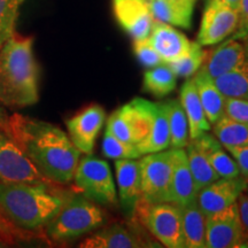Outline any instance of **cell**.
Returning a JSON list of instances; mask_svg holds the SVG:
<instances>
[{"instance_id": "cell-4", "label": "cell", "mask_w": 248, "mask_h": 248, "mask_svg": "<svg viewBox=\"0 0 248 248\" xmlns=\"http://www.w3.org/2000/svg\"><path fill=\"white\" fill-rule=\"evenodd\" d=\"M105 221V213L92 200L73 195L64 198L60 210L45 225V233L53 241L64 243L94 231Z\"/></svg>"}, {"instance_id": "cell-16", "label": "cell", "mask_w": 248, "mask_h": 248, "mask_svg": "<svg viewBox=\"0 0 248 248\" xmlns=\"http://www.w3.org/2000/svg\"><path fill=\"white\" fill-rule=\"evenodd\" d=\"M115 171L121 207L124 213L132 215L141 199L140 164L136 159L116 160Z\"/></svg>"}, {"instance_id": "cell-38", "label": "cell", "mask_w": 248, "mask_h": 248, "mask_svg": "<svg viewBox=\"0 0 248 248\" xmlns=\"http://www.w3.org/2000/svg\"><path fill=\"white\" fill-rule=\"evenodd\" d=\"M237 206L245 239L248 241V195L244 194V192L238 198Z\"/></svg>"}, {"instance_id": "cell-34", "label": "cell", "mask_w": 248, "mask_h": 248, "mask_svg": "<svg viewBox=\"0 0 248 248\" xmlns=\"http://www.w3.org/2000/svg\"><path fill=\"white\" fill-rule=\"evenodd\" d=\"M133 52L138 61L145 68H153L164 63L160 54L155 51L148 39H135L133 40Z\"/></svg>"}, {"instance_id": "cell-6", "label": "cell", "mask_w": 248, "mask_h": 248, "mask_svg": "<svg viewBox=\"0 0 248 248\" xmlns=\"http://www.w3.org/2000/svg\"><path fill=\"white\" fill-rule=\"evenodd\" d=\"M76 187L93 202L111 206L117 203L116 188L110 167L106 161L98 157H83L74 173Z\"/></svg>"}, {"instance_id": "cell-3", "label": "cell", "mask_w": 248, "mask_h": 248, "mask_svg": "<svg viewBox=\"0 0 248 248\" xmlns=\"http://www.w3.org/2000/svg\"><path fill=\"white\" fill-rule=\"evenodd\" d=\"M53 186L0 182V214L23 230L36 232L55 216L64 198Z\"/></svg>"}, {"instance_id": "cell-22", "label": "cell", "mask_w": 248, "mask_h": 248, "mask_svg": "<svg viewBox=\"0 0 248 248\" xmlns=\"http://www.w3.org/2000/svg\"><path fill=\"white\" fill-rule=\"evenodd\" d=\"M79 247L83 248H137L142 247L141 240L121 224L110 225L94 232Z\"/></svg>"}, {"instance_id": "cell-1", "label": "cell", "mask_w": 248, "mask_h": 248, "mask_svg": "<svg viewBox=\"0 0 248 248\" xmlns=\"http://www.w3.org/2000/svg\"><path fill=\"white\" fill-rule=\"evenodd\" d=\"M5 128L37 170L53 184L73 181L80 152L60 128L15 114Z\"/></svg>"}, {"instance_id": "cell-20", "label": "cell", "mask_w": 248, "mask_h": 248, "mask_svg": "<svg viewBox=\"0 0 248 248\" xmlns=\"http://www.w3.org/2000/svg\"><path fill=\"white\" fill-rule=\"evenodd\" d=\"M154 21L170 26L191 29L195 1L179 2L173 0H147Z\"/></svg>"}, {"instance_id": "cell-17", "label": "cell", "mask_w": 248, "mask_h": 248, "mask_svg": "<svg viewBox=\"0 0 248 248\" xmlns=\"http://www.w3.org/2000/svg\"><path fill=\"white\" fill-rule=\"evenodd\" d=\"M147 39L164 63H170L183 57L191 46V42L184 33L159 21H154Z\"/></svg>"}, {"instance_id": "cell-37", "label": "cell", "mask_w": 248, "mask_h": 248, "mask_svg": "<svg viewBox=\"0 0 248 248\" xmlns=\"http://www.w3.org/2000/svg\"><path fill=\"white\" fill-rule=\"evenodd\" d=\"M225 148L234 157V161L239 167L240 175L245 178H248V145L246 146H228Z\"/></svg>"}, {"instance_id": "cell-30", "label": "cell", "mask_w": 248, "mask_h": 248, "mask_svg": "<svg viewBox=\"0 0 248 248\" xmlns=\"http://www.w3.org/2000/svg\"><path fill=\"white\" fill-rule=\"evenodd\" d=\"M204 55L206 51H203L202 46L198 42H192L190 49L183 57L168 64L177 77L190 78L202 66Z\"/></svg>"}, {"instance_id": "cell-28", "label": "cell", "mask_w": 248, "mask_h": 248, "mask_svg": "<svg viewBox=\"0 0 248 248\" xmlns=\"http://www.w3.org/2000/svg\"><path fill=\"white\" fill-rule=\"evenodd\" d=\"M214 135L224 147L248 145V123L223 116L214 124Z\"/></svg>"}, {"instance_id": "cell-33", "label": "cell", "mask_w": 248, "mask_h": 248, "mask_svg": "<svg viewBox=\"0 0 248 248\" xmlns=\"http://www.w3.org/2000/svg\"><path fill=\"white\" fill-rule=\"evenodd\" d=\"M35 232L23 230L9 222L7 218L0 214V246H7L20 241H28L31 239Z\"/></svg>"}, {"instance_id": "cell-12", "label": "cell", "mask_w": 248, "mask_h": 248, "mask_svg": "<svg viewBox=\"0 0 248 248\" xmlns=\"http://www.w3.org/2000/svg\"><path fill=\"white\" fill-rule=\"evenodd\" d=\"M106 113L100 105H90L67 121L69 138L80 153L91 154L104 125Z\"/></svg>"}, {"instance_id": "cell-31", "label": "cell", "mask_w": 248, "mask_h": 248, "mask_svg": "<svg viewBox=\"0 0 248 248\" xmlns=\"http://www.w3.org/2000/svg\"><path fill=\"white\" fill-rule=\"evenodd\" d=\"M24 0H0V48L15 32L18 9Z\"/></svg>"}, {"instance_id": "cell-32", "label": "cell", "mask_w": 248, "mask_h": 248, "mask_svg": "<svg viewBox=\"0 0 248 248\" xmlns=\"http://www.w3.org/2000/svg\"><path fill=\"white\" fill-rule=\"evenodd\" d=\"M102 152L108 159L122 160V159H139L141 152L133 145L126 144L106 130L104 140H102Z\"/></svg>"}, {"instance_id": "cell-14", "label": "cell", "mask_w": 248, "mask_h": 248, "mask_svg": "<svg viewBox=\"0 0 248 248\" xmlns=\"http://www.w3.org/2000/svg\"><path fill=\"white\" fill-rule=\"evenodd\" d=\"M113 11L117 23L133 40L148 38L154 18L147 0H113Z\"/></svg>"}, {"instance_id": "cell-24", "label": "cell", "mask_w": 248, "mask_h": 248, "mask_svg": "<svg viewBox=\"0 0 248 248\" xmlns=\"http://www.w3.org/2000/svg\"><path fill=\"white\" fill-rule=\"evenodd\" d=\"M201 150L206 153L214 170L219 178H235L240 176L239 167L226 152L223 151L222 144L209 133H203L193 139Z\"/></svg>"}, {"instance_id": "cell-19", "label": "cell", "mask_w": 248, "mask_h": 248, "mask_svg": "<svg viewBox=\"0 0 248 248\" xmlns=\"http://www.w3.org/2000/svg\"><path fill=\"white\" fill-rule=\"evenodd\" d=\"M181 104L188 121L190 139L200 137L210 130V123L207 119L193 78L187 79L181 89Z\"/></svg>"}, {"instance_id": "cell-18", "label": "cell", "mask_w": 248, "mask_h": 248, "mask_svg": "<svg viewBox=\"0 0 248 248\" xmlns=\"http://www.w3.org/2000/svg\"><path fill=\"white\" fill-rule=\"evenodd\" d=\"M172 171L170 182L169 202L179 207L197 200L198 192L195 190L193 177L187 163L186 152L183 148H171Z\"/></svg>"}, {"instance_id": "cell-2", "label": "cell", "mask_w": 248, "mask_h": 248, "mask_svg": "<svg viewBox=\"0 0 248 248\" xmlns=\"http://www.w3.org/2000/svg\"><path fill=\"white\" fill-rule=\"evenodd\" d=\"M33 38L18 33L0 48V104L27 107L38 102V64L32 51Z\"/></svg>"}, {"instance_id": "cell-23", "label": "cell", "mask_w": 248, "mask_h": 248, "mask_svg": "<svg viewBox=\"0 0 248 248\" xmlns=\"http://www.w3.org/2000/svg\"><path fill=\"white\" fill-rule=\"evenodd\" d=\"M182 231L184 247L206 248L207 216L198 206L197 200L181 207Z\"/></svg>"}, {"instance_id": "cell-9", "label": "cell", "mask_w": 248, "mask_h": 248, "mask_svg": "<svg viewBox=\"0 0 248 248\" xmlns=\"http://www.w3.org/2000/svg\"><path fill=\"white\" fill-rule=\"evenodd\" d=\"M141 219L152 234L168 248H184L182 210L172 202L147 203L144 200Z\"/></svg>"}, {"instance_id": "cell-41", "label": "cell", "mask_w": 248, "mask_h": 248, "mask_svg": "<svg viewBox=\"0 0 248 248\" xmlns=\"http://www.w3.org/2000/svg\"><path fill=\"white\" fill-rule=\"evenodd\" d=\"M173 1H179V2H188V1H195V0H173Z\"/></svg>"}, {"instance_id": "cell-40", "label": "cell", "mask_w": 248, "mask_h": 248, "mask_svg": "<svg viewBox=\"0 0 248 248\" xmlns=\"http://www.w3.org/2000/svg\"><path fill=\"white\" fill-rule=\"evenodd\" d=\"M8 115L6 114V111L2 109V107L0 106V125H4V124L7 122Z\"/></svg>"}, {"instance_id": "cell-29", "label": "cell", "mask_w": 248, "mask_h": 248, "mask_svg": "<svg viewBox=\"0 0 248 248\" xmlns=\"http://www.w3.org/2000/svg\"><path fill=\"white\" fill-rule=\"evenodd\" d=\"M168 147H170V133L166 106H164V102H160V104L156 102V111H155L151 137L145 146L141 148V153H155V152L167 150Z\"/></svg>"}, {"instance_id": "cell-35", "label": "cell", "mask_w": 248, "mask_h": 248, "mask_svg": "<svg viewBox=\"0 0 248 248\" xmlns=\"http://www.w3.org/2000/svg\"><path fill=\"white\" fill-rule=\"evenodd\" d=\"M225 116L229 119L248 123V100L245 99H225Z\"/></svg>"}, {"instance_id": "cell-11", "label": "cell", "mask_w": 248, "mask_h": 248, "mask_svg": "<svg viewBox=\"0 0 248 248\" xmlns=\"http://www.w3.org/2000/svg\"><path fill=\"white\" fill-rule=\"evenodd\" d=\"M248 241L241 228L237 202L206 218V248L244 247Z\"/></svg>"}, {"instance_id": "cell-15", "label": "cell", "mask_w": 248, "mask_h": 248, "mask_svg": "<svg viewBox=\"0 0 248 248\" xmlns=\"http://www.w3.org/2000/svg\"><path fill=\"white\" fill-rule=\"evenodd\" d=\"M246 55V43L243 40L229 38L216 48L206 51L204 60L200 69L203 70L210 78L229 73L237 68L244 61Z\"/></svg>"}, {"instance_id": "cell-36", "label": "cell", "mask_w": 248, "mask_h": 248, "mask_svg": "<svg viewBox=\"0 0 248 248\" xmlns=\"http://www.w3.org/2000/svg\"><path fill=\"white\" fill-rule=\"evenodd\" d=\"M231 39H248V0H241L239 8V23L237 30L232 33Z\"/></svg>"}, {"instance_id": "cell-13", "label": "cell", "mask_w": 248, "mask_h": 248, "mask_svg": "<svg viewBox=\"0 0 248 248\" xmlns=\"http://www.w3.org/2000/svg\"><path fill=\"white\" fill-rule=\"evenodd\" d=\"M247 178H218L198 192L197 203L206 216L218 213L237 202L239 195L246 190Z\"/></svg>"}, {"instance_id": "cell-27", "label": "cell", "mask_w": 248, "mask_h": 248, "mask_svg": "<svg viewBox=\"0 0 248 248\" xmlns=\"http://www.w3.org/2000/svg\"><path fill=\"white\" fill-rule=\"evenodd\" d=\"M177 76L168 63L150 68L144 74L142 88L144 91L156 98H163L171 93L176 88Z\"/></svg>"}, {"instance_id": "cell-39", "label": "cell", "mask_w": 248, "mask_h": 248, "mask_svg": "<svg viewBox=\"0 0 248 248\" xmlns=\"http://www.w3.org/2000/svg\"><path fill=\"white\" fill-rule=\"evenodd\" d=\"M223 4H225L226 6H229V7L234 9V11L239 12V8H240V2L241 0H221Z\"/></svg>"}, {"instance_id": "cell-10", "label": "cell", "mask_w": 248, "mask_h": 248, "mask_svg": "<svg viewBox=\"0 0 248 248\" xmlns=\"http://www.w3.org/2000/svg\"><path fill=\"white\" fill-rule=\"evenodd\" d=\"M238 23L239 12L223 4L221 0H207L197 42L201 46L219 44L237 30Z\"/></svg>"}, {"instance_id": "cell-42", "label": "cell", "mask_w": 248, "mask_h": 248, "mask_svg": "<svg viewBox=\"0 0 248 248\" xmlns=\"http://www.w3.org/2000/svg\"><path fill=\"white\" fill-rule=\"evenodd\" d=\"M246 188H248V178H247V187Z\"/></svg>"}, {"instance_id": "cell-25", "label": "cell", "mask_w": 248, "mask_h": 248, "mask_svg": "<svg viewBox=\"0 0 248 248\" xmlns=\"http://www.w3.org/2000/svg\"><path fill=\"white\" fill-rule=\"evenodd\" d=\"M186 156L193 177L195 190L199 192L219 178L217 172L210 164L208 157L193 139H190L186 145Z\"/></svg>"}, {"instance_id": "cell-8", "label": "cell", "mask_w": 248, "mask_h": 248, "mask_svg": "<svg viewBox=\"0 0 248 248\" xmlns=\"http://www.w3.org/2000/svg\"><path fill=\"white\" fill-rule=\"evenodd\" d=\"M141 200L147 203L169 202L172 171V151L148 153L139 161Z\"/></svg>"}, {"instance_id": "cell-21", "label": "cell", "mask_w": 248, "mask_h": 248, "mask_svg": "<svg viewBox=\"0 0 248 248\" xmlns=\"http://www.w3.org/2000/svg\"><path fill=\"white\" fill-rule=\"evenodd\" d=\"M201 105L210 124H215L225 115V97L216 88L213 78L199 69L193 77Z\"/></svg>"}, {"instance_id": "cell-5", "label": "cell", "mask_w": 248, "mask_h": 248, "mask_svg": "<svg viewBox=\"0 0 248 248\" xmlns=\"http://www.w3.org/2000/svg\"><path fill=\"white\" fill-rule=\"evenodd\" d=\"M155 111L156 102L135 98L111 114L107 121L106 130L117 139L133 145L141 152L151 137Z\"/></svg>"}, {"instance_id": "cell-7", "label": "cell", "mask_w": 248, "mask_h": 248, "mask_svg": "<svg viewBox=\"0 0 248 248\" xmlns=\"http://www.w3.org/2000/svg\"><path fill=\"white\" fill-rule=\"evenodd\" d=\"M0 182L54 186L24 155L5 124L0 125Z\"/></svg>"}, {"instance_id": "cell-26", "label": "cell", "mask_w": 248, "mask_h": 248, "mask_svg": "<svg viewBox=\"0 0 248 248\" xmlns=\"http://www.w3.org/2000/svg\"><path fill=\"white\" fill-rule=\"evenodd\" d=\"M166 106L167 119L169 124L170 147L184 148L190 141V131H188V121L181 101L176 99L164 102Z\"/></svg>"}]
</instances>
